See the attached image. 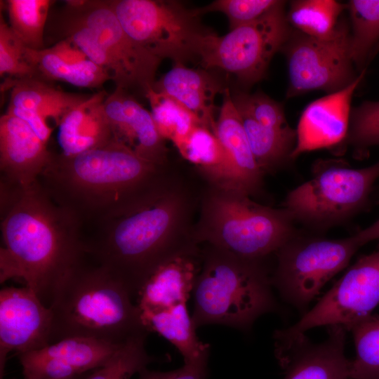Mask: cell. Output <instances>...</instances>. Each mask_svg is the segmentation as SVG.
I'll return each instance as SVG.
<instances>
[{"instance_id":"cell-1","label":"cell","mask_w":379,"mask_h":379,"mask_svg":"<svg viewBox=\"0 0 379 379\" xmlns=\"http://www.w3.org/2000/svg\"><path fill=\"white\" fill-rule=\"evenodd\" d=\"M201 192L170 164L116 212L82 231L86 253L135 297L159 264L197 244Z\"/></svg>"},{"instance_id":"cell-2","label":"cell","mask_w":379,"mask_h":379,"mask_svg":"<svg viewBox=\"0 0 379 379\" xmlns=\"http://www.w3.org/2000/svg\"><path fill=\"white\" fill-rule=\"evenodd\" d=\"M1 284L19 279L44 304L84 258L79 220L39 180L29 187L1 181Z\"/></svg>"},{"instance_id":"cell-3","label":"cell","mask_w":379,"mask_h":379,"mask_svg":"<svg viewBox=\"0 0 379 379\" xmlns=\"http://www.w3.org/2000/svg\"><path fill=\"white\" fill-rule=\"evenodd\" d=\"M166 166L113 139L74 156L53 153L39 182L83 231L116 212Z\"/></svg>"},{"instance_id":"cell-4","label":"cell","mask_w":379,"mask_h":379,"mask_svg":"<svg viewBox=\"0 0 379 379\" xmlns=\"http://www.w3.org/2000/svg\"><path fill=\"white\" fill-rule=\"evenodd\" d=\"M132 298L117 277L86 254L53 297L51 344L72 337L122 344L147 335Z\"/></svg>"},{"instance_id":"cell-5","label":"cell","mask_w":379,"mask_h":379,"mask_svg":"<svg viewBox=\"0 0 379 379\" xmlns=\"http://www.w3.org/2000/svg\"><path fill=\"white\" fill-rule=\"evenodd\" d=\"M298 230L287 211L253 201L242 191L206 184L202 190L193 239L244 258L266 260Z\"/></svg>"},{"instance_id":"cell-6","label":"cell","mask_w":379,"mask_h":379,"mask_svg":"<svg viewBox=\"0 0 379 379\" xmlns=\"http://www.w3.org/2000/svg\"><path fill=\"white\" fill-rule=\"evenodd\" d=\"M202 264L192 291L197 328L220 324L243 331L277 309L265 260L239 257L202 244Z\"/></svg>"},{"instance_id":"cell-7","label":"cell","mask_w":379,"mask_h":379,"mask_svg":"<svg viewBox=\"0 0 379 379\" xmlns=\"http://www.w3.org/2000/svg\"><path fill=\"white\" fill-rule=\"evenodd\" d=\"M309 180L290 190L282 208L315 234L347 222L361 211L379 178V160L353 168L343 159H319Z\"/></svg>"},{"instance_id":"cell-8","label":"cell","mask_w":379,"mask_h":379,"mask_svg":"<svg viewBox=\"0 0 379 379\" xmlns=\"http://www.w3.org/2000/svg\"><path fill=\"white\" fill-rule=\"evenodd\" d=\"M361 246L354 234L329 239L298 230L274 254L272 286L285 302L305 314L324 286L348 265Z\"/></svg>"},{"instance_id":"cell-9","label":"cell","mask_w":379,"mask_h":379,"mask_svg":"<svg viewBox=\"0 0 379 379\" xmlns=\"http://www.w3.org/2000/svg\"><path fill=\"white\" fill-rule=\"evenodd\" d=\"M286 2L278 4L255 21L218 36L213 32L200 41L197 59L205 69L218 68L234 75L245 86L265 77L274 55L281 52L292 28L287 22Z\"/></svg>"},{"instance_id":"cell-10","label":"cell","mask_w":379,"mask_h":379,"mask_svg":"<svg viewBox=\"0 0 379 379\" xmlns=\"http://www.w3.org/2000/svg\"><path fill=\"white\" fill-rule=\"evenodd\" d=\"M126 33L160 60L175 65L197 58L201 39L211 32L195 9L175 1L108 0Z\"/></svg>"},{"instance_id":"cell-11","label":"cell","mask_w":379,"mask_h":379,"mask_svg":"<svg viewBox=\"0 0 379 379\" xmlns=\"http://www.w3.org/2000/svg\"><path fill=\"white\" fill-rule=\"evenodd\" d=\"M62 8L92 32L116 88L140 91L145 96L156 82L161 60L126 33L108 0H69Z\"/></svg>"},{"instance_id":"cell-12","label":"cell","mask_w":379,"mask_h":379,"mask_svg":"<svg viewBox=\"0 0 379 379\" xmlns=\"http://www.w3.org/2000/svg\"><path fill=\"white\" fill-rule=\"evenodd\" d=\"M350 28L340 19L334 33L318 39L293 29L281 52L288 64L286 98L320 90L338 92L353 83L357 75L351 56Z\"/></svg>"},{"instance_id":"cell-13","label":"cell","mask_w":379,"mask_h":379,"mask_svg":"<svg viewBox=\"0 0 379 379\" xmlns=\"http://www.w3.org/2000/svg\"><path fill=\"white\" fill-rule=\"evenodd\" d=\"M379 305V251L360 257L295 324L274 332V339L294 338L318 326L347 331Z\"/></svg>"},{"instance_id":"cell-14","label":"cell","mask_w":379,"mask_h":379,"mask_svg":"<svg viewBox=\"0 0 379 379\" xmlns=\"http://www.w3.org/2000/svg\"><path fill=\"white\" fill-rule=\"evenodd\" d=\"M52 314L30 288L4 287L0 291V379L8 355L51 344Z\"/></svg>"},{"instance_id":"cell-15","label":"cell","mask_w":379,"mask_h":379,"mask_svg":"<svg viewBox=\"0 0 379 379\" xmlns=\"http://www.w3.org/2000/svg\"><path fill=\"white\" fill-rule=\"evenodd\" d=\"M124 343L72 337L18 355L25 379H77L103 366Z\"/></svg>"},{"instance_id":"cell-16","label":"cell","mask_w":379,"mask_h":379,"mask_svg":"<svg viewBox=\"0 0 379 379\" xmlns=\"http://www.w3.org/2000/svg\"><path fill=\"white\" fill-rule=\"evenodd\" d=\"M347 331L342 326H328L326 339L318 343L306 333L274 340L284 379H350V361L345 354Z\"/></svg>"},{"instance_id":"cell-17","label":"cell","mask_w":379,"mask_h":379,"mask_svg":"<svg viewBox=\"0 0 379 379\" xmlns=\"http://www.w3.org/2000/svg\"><path fill=\"white\" fill-rule=\"evenodd\" d=\"M11 88L6 112L25 121L37 136L48 145L55 126L63 117L89 95L65 92L37 78L11 79L1 86Z\"/></svg>"},{"instance_id":"cell-18","label":"cell","mask_w":379,"mask_h":379,"mask_svg":"<svg viewBox=\"0 0 379 379\" xmlns=\"http://www.w3.org/2000/svg\"><path fill=\"white\" fill-rule=\"evenodd\" d=\"M364 73L361 71L344 89L326 94L307 105L295 128L296 144L292 155L294 161L305 153L331 149L345 142L352 99Z\"/></svg>"},{"instance_id":"cell-19","label":"cell","mask_w":379,"mask_h":379,"mask_svg":"<svg viewBox=\"0 0 379 379\" xmlns=\"http://www.w3.org/2000/svg\"><path fill=\"white\" fill-rule=\"evenodd\" d=\"M103 107L114 139L153 164H170L166 140L159 133L151 112L128 91L115 88L105 98Z\"/></svg>"},{"instance_id":"cell-20","label":"cell","mask_w":379,"mask_h":379,"mask_svg":"<svg viewBox=\"0 0 379 379\" xmlns=\"http://www.w3.org/2000/svg\"><path fill=\"white\" fill-rule=\"evenodd\" d=\"M53 154L25 121L8 112L1 116V181L32 185L50 164Z\"/></svg>"},{"instance_id":"cell-21","label":"cell","mask_w":379,"mask_h":379,"mask_svg":"<svg viewBox=\"0 0 379 379\" xmlns=\"http://www.w3.org/2000/svg\"><path fill=\"white\" fill-rule=\"evenodd\" d=\"M202 264L201 245L194 244L159 264L136 294L140 311L166 309L187 303Z\"/></svg>"},{"instance_id":"cell-22","label":"cell","mask_w":379,"mask_h":379,"mask_svg":"<svg viewBox=\"0 0 379 379\" xmlns=\"http://www.w3.org/2000/svg\"><path fill=\"white\" fill-rule=\"evenodd\" d=\"M25 56L36 72V78L48 82L60 81L79 88H99L112 80L105 69L67 39L40 50L26 47Z\"/></svg>"},{"instance_id":"cell-23","label":"cell","mask_w":379,"mask_h":379,"mask_svg":"<svg viewBox=\"0 0 379 379\" xmlns=\"http://www.w3.org/2000/svg\"><path fill=\"white\" fill-rule=\"evenodd\" d=\"M214 133L220 140L227 158L232 187L251 197L258 194L262 187L265 175L254 159L241 118L227 88L223 93Z\"/></svg>"},{"instance_id":"cell-24","label":"cell","mask_w":379,"mask_h":379,"mask_svg":"<svg viewBox=\"0 0 379 379\" xmlns=\"http://www.w3.org/2000/svg\"><path fill=\"white\" fill-rule=\"evenodd\" d=\"M152 88L173 98L199 121L200 124L214 133L215 98L223 94L227 88L206 70L187 67L184 65H174Z\"/></svg>"},{"instance_id":"cell-25","label":"cell","mask_w":379,"mask_h":379,"mask_svg":"<svg viewBox=\"0 0 379 379\" xmlns=\"http://www.w3.org/2000/svg\"><path fill=\"white\" fill-rule=\"evenodd\" d=\"M107 95L105 91L89 95L63 117L58 126L62 154L74 156L114 139L103 107Z\"/></svg>"},{"instance_id":"cell-26","label":"cell","mask_w":379,"mask_h":379,"mask_svg":"<svg viewBox=\"0 0 379 379\" xmlns=\"http://www.w3.org/2000/svg\"><path fill=\"white\" fill-rule=\"evenodd\" d=\"M140 312L147 330L159 333L172 343L182 354L185 364L208 365L210 347L198 338L186 303Z\"/></svg>"},{"instance_id":"cell-27","label":"cell","mask_w":379,"mask_h":379,"mask_svg":"<svg viewBox=\"0 0 379 379\" xmlns=\"http://www.w3.org/2000/svg\"><path fill=\"white\" fill-rule=\"evenodd\" d=\"M237 111L254 159L264 175L283 170L294 161L292 155L296 144L295 129L270 128L259 124L246 112Z\"/></svg>"},{"instance_id":"cell-28","label":"cell","mask_w":379,"mask_h":379,"mask_svg":"<svg viewBox=\"0 0 379 379\" xmlns=\"http://www.w3.org/2000/svg\"><path fill=\"white\" fill-rule=\"evenodd\" d=\"M175 147L185 159L196 167L206 184L232 187L225 152L211 130L197 126Z\"/></svg>"},{"instance_id":"cell-29","label":"cell","mask_w":379,"mask_h":379,"mask_svg":"<svg viewBox=\"0 0 379 379\" xmlns=\"http://www.w3.org/2000/svg\"><path fill=\"white\" fill-rule=\"evenodd\" d=\"M345 8L346 4L333 0H294L290 1L286 17L292 29L325 39L334 33Z\"/></svg>"},{"instance_id":"cell-30","label":"cell","mask_w":379,"mask_h":379,"mask_svg":"<svg viewBox=\"0 0 379 379\" xmlns=\"http://www.w3.org/2000/svg\"><path fill=\"white\" fill-rule=\"evenodd\" d=\"M351 56L357 69L364 67L379 41V0H350Z\"/></svg>"},{"instance_id":"cell-31","label":"cell","mask_w":379,"mask_h":379,"mask_svg":"<svg viewBox=\"0 0 379 379\" xmlns=\"http://www.w3.org/2000/svg\"><path fill=\"white\" fill-rule=\"evenodd\" d=\"M145 97L149 103L150 112L159 133L175 147L195 126L201 125L188 109L168 95L151 88Z\"/></svg>"},{"instance_id":"cell-32","label":"cell","mask_w":379,"mask_h":379,"mask_svg":"<svg viewBox=\"0 0 379 379\" xmlns=\"http://www.w3.org/2000/svg\"><path fill=\"white\" fill-rule=\"evenodd\" d=\"M9 26L26 47L44 48V32L50 0H7Z\"/></svg>"},{"instance_id":"cell-33","label":"cell","mask_w":379,"mask_h":379,"mask_svg":"<svg viewBox=\"0 0 379 379\" xmlns=\"http://www.w3.org/2000/svg\"><path fill=\"white\" fill-rule=\"evenodd\" d=\"M348 331L356 350L350 361V379H379V315L371 314Z\"/></svg>"},{"instance_id":"cell-34","label":"cell","mask_w":379,"mask_h":379,"mask_svg":"<svg viewBox=\"0 0 379 379\" xmlns=\"http://www.w3.org/2000/svg\"><path fill=\"white\" fill-rule=\"evenodd\" d=\"M147 335H140L126 342L103 366L82 379H131L155 361L145 349Z\"/></svg>"},{"instance_id":"cell-35","label":"cell","mask_w":379,"mask_h":379,"mask_svg":"<svg viewBox=\"0 0 379 379\" xmlns=\"http://www.w3.org/2000/svg\"><path fill=\"white\" fill-rule=\"evenodd\" d=\"M345 142L358 154L379 146V101H365L352 109Z\"/></svg>"},{"instance_id":"cell-36","label":"cell","mask_w":379,"mask_h":379,"mask_svg":"<svg viewBox=\"0 0 379 379\" xmlns=\"http://www.w3.org/2000/svg\"><path fill=\"white\" fill-rule=\"evenodd\" d=\"M231 97L237 109L246 112L259 124L279 130L291 128L282 105L266 94L238 91L231 93Z\"/></svg>"},{"instance_id":"cell-37","label":"cell","mask_w":379,"mask_h":379,"mask_svg":"<svg viewBox=\"0 0 379 379\" xmlns=\"http://www.w3.org/2000/svg\"><path fill=\"white\" fill-rule=\"evenodd\" d=\"M26 46L0 17V75L11 79L36 78V72L25 56Z\"/></svg>"},{"instance_id":"cell-38","label":"cell","mask_w":379,"mask_h":379,"mask_svg":"<svg viewBox=\"0 0 379 379\" xmlns=\"http://www.w3.org/2000/svg\"><path fill=\"white\" fill-rule=\"evenodd\" d=\"M279 0H217L205 7L196 8L201 15L209 12L225 14L233 29L258 19L279 2Z\"/></svg>"},{"instance_id":"cell-39","label":"cell","mask_w":379,"mask_h":379,"mask_svg":"<svg viewBox=\"0 0 379 379\" xmlns=\"http://www.w3.org/2000/svg\"><path fill=\"white\" fill-rule=\"evenodd\" d=\"M207 372V365L184 364L178 369L166 372L146 368L139 373L138 379H206Z\"/></svg>"},{"instance_id":"cell-40","label":"cell","mask_w":379,"mask_h":379,"mask_svg":"<svg viewBox=\"0 0 379 379\" xmlns=\"http://www.w3.org/2000/svg\"><path fill=\"white\" fill-rule=\"evenodd\" d=\"M362 246L379 240V218L371 225L354 234Z\"/></svg>"},{"instance_id":"cell-41","label":"cell","mask_w":379,"mask_h":379,"mask_svg":"<svg viewBox=\"0 0 379 379\" xmlns=\"http://www.w3.org/2000/svg\"><path fill=\"white\" fill-rule=\"evenodd\" d=\"M77 379H82V378H77Z\"/></svg>"}]
</instances>
